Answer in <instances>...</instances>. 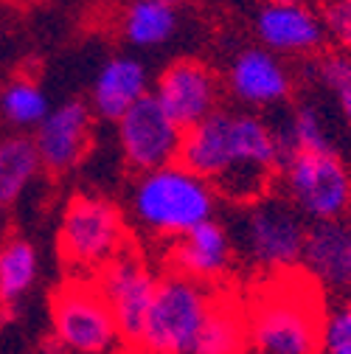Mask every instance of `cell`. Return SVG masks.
I'll list each match as a JSON object with an SVG mask.
<instances>
[{"instance_id":"12","label":"cell","mask_w":351,"mask_h":354,"mask_svg":"<svg viewBox=\"0 0 351 354\" xmlns=\"http://www.w3.org/2000/svg\"><path fill=\"white\" fill-rule=\"evenodd\" d=\"M39 163L51 174L73 171L93 147V113L82 99H68L31 132Z\"/></svg>"},{"instance_id":"19","label":"cell","mask_w":351,"mask_h":354,"mask_svg":"<svg viewBox=\"0 0 351 354\" xmlns=\"http://www.w3.org/2000/svg\"><path fill=\"white\" fill-rule=\"evenodd\" d=\"M48 113H51V99L34 76L17 73L6 84H0V121L20 132V136L34 132L46 121Z\"/></svg>"},{"instance_id":"11","label":"cell","mask_w":351,"mask_h":354,"mask_svg":"<svg viewBox=\"0 0 351 354\" xmlns=\"http://www.w3.org/2000/svg\"><path fill=\"white\" fill-rule=\"evenodd\" d=\"M152 96L174 124L189 132L219 110L222 84L202 59H174L163 68Z\"/></svg>"},{"instance_id":"32","label":"cell","mask_w":351,"mask_h":354,"mask_svg":"<svg viewBox=\"0 0 351 354\" xmlns=\"http://www.w3.org/2000/svg\"><path fill=\"white\" fill-rule=\"evenodd\" d=\"M46 354H57V351H46Z\"/></svg>"},{"instance_id":"7","label":"cell","mask_w":351,"mask_h":354,"mask_svg":"<svg viewBox=\"0 0 351 354\" xmlns=\"http://www.w3.org/2000/svg\"><path fill=\"white\" fill-rule=\"evenodd\" d=\"M51 326L62 348L73 354H104L118 337L110 304L96 279L70 276L51 298Z\"/></svg>"},{"instance_id":"29","label":"cell","mask_w":351,"mask_h":354,"mask_svg":"<svg viewBox=\"0 0 351 354\" xmlns=\"http://www.w3.org/2000/svg\"><path fill=\"white\" fill-rule=\"evenodd\" d=\"M343 306H345V309H348V315H351V298H348V301H345V304H343Z\"/></svg>"},{"instance_id":"30","label":"cell","mask_w":351,"mask_h":354,"mask_svg":"<svg viewBox=\"0 0 351 354\" xmlns=\"http://www.w3.org/2000/svg\"><path fill=\"white\" fill-rule=\"evenodd\" d=\"M348 273H351V248H348Z\"/></svg>"},{"instance_id":"22","label":"cell","mask_w":351,"mask_h":354,"mask_svg":"<svg viewBox=\"0 0 351 354\" xmlns=\"http://www.w3.org/2000/svg\"><path fill=\"white\" fill-rule=\"evenodd\" d=\"M39 256L26 236L0 242V304H17L37 281Z\"/></svg>"},{"instance_id":"4","label":"cell","mask_w":351,"mask_h":354,"mask_svg":"<svg viewBox=\"0 0 351 354\" xmlns=\"http://www.w3.org/2000/svg\"><path fill=\"white\" fill-rule=\"evenodd\" d=\"M129 245L124 216L107 197L73 194L62 211L57 248L76 279H91Z\"/></svg>"},{"instance_id":"6","label":"cell","mask_w":351,"mask_h":354,"mask_svg":"<svg viewBox=\"0 0 351 354\" xmlns=\"http://www.w3.org/2000/svg\"><path fill=\"white\" fill-rule=\"evenodd\" d=\"M281 174L284 200L310 223H343L351 214V171L334 152H298Z\"/></svg>"},{"instance_id":"31","label":"cell","mask_w":351,"mask_h":354,"mask_svg":"<svg viewBox=\"0 0 351 354\" xmlns=\"http://www.w3.org/2000/svg\"><path fill=\"white\" fill-rule=\"evenodd\" d=\"M334 3H351V0H334Z\"/></svg>"},{"instance_id":"13","label":"cell","mask_w":351,"mask_h":354,"mask_svg":"<svg viewBox=\"0 0 351 354\" xmlns=\"http://www.w3.org/2000/svg\"><path fill=\"white\" fill-rule=\"evenodd\" d=\"M256 34L276 57H315L329 42L321 9L310 3H265L256 15Z\"/></svg>"},{"instance_id":"20","label":"cell","mask_w":351,"mask_h":354,"mask_svg":"<svg viewBox=\"0 0 351 354\" xmlns=\"http://www.w3.org/2000/svg\"><path fill=\"white\" fill-rule=\"evenodd\" d=\"M178 31V9L160 0H129L121 12V34L135 48H158Z\"/></svg>"},{"instance_id":"21","label":"cell","mask_w":351,"mask_h":354,"mask_svg":"<svg viewBox=\"0 0 351 354\" xmlns=\"http://www.w3.org/2000/svg\"><path fill=\"white\" fill-rule=\"evenodd\" d=\"M247 346V318L245 309L234 301L214 295L211 313L197 337L194 354H242Z\"/></svg>"},{"instance_id":"9","label":"cell","mask_w":351,"mask_h":354,"mask_svg":"<svg viewBox=\"0 0 351 354\" xmlns=\"http://www.w3.org/2000/svg\"><path fill=\"white\" fill-rule=\"evenodd\" d=\"M118 149L129 171L146 174L178 163L183 129L174 124L149 93L118 121Z\"/></svg>"},{"instance_id":"1","label":"cell","mask_w":351,"mask_h":354,"mask_svg":"<svg viewBox=\"0 0 351 354\" xmlns=\"http://www.w3.org/2000/svg\"><path fill=\"white\" fill-rule=\"evenodd\" d=\"M247 343L256 354H321V313L318 284L303 270L278 273L245 309Z\"/></svg>"},{"instance_id":"14","label":"cell","mask_w":351,"mask_h":354,"mask_svg":"<svg viewBox=\"0 0 351 354\" xmlns=\"http://www.w3.org/2000/svg\"><path fill=\"white\" fill-rule=\"evenodd\" d=\"M228 91L245 107H278L292 96V73L267 48H245L228 65Z\"/></svg>"},{"instance_id":"28","label":"cell","mask_w":351,"mask_h":354,"mask_svg":"<svg viewBox=\"0 0 351 354\" xmlns=\"http://www.w3.org/2000/svg\"><path fill=\"white\" fill-rule=\"evenodd\" d=\"M160 3H169V6H178V3H186V0H160Z\"/></svg>"},{"instance_id":"17","label":"cell","mask_w":351,"mask_h":354,"mask_svg":"<svg viewBox=\"0 0 351 354\" xmlns=\"http://www.w3.org/2000/svg\"><path fill=\"white\" fill-rule=\"evenodd\" d=\"M348 248H351V228H345L343 223H310L298 268L318 287H329V290L348 287L351 284Z\"/></svg>"},{"instance_id":"23","label":"cell","mask_w":351,"mask_h":354,"mask_svg":"<svg viewBox=\"0 0 351 354\" xmlns=\"http://www.w3.org/2000/svg\"><path fill=\"white\" fill-rule=\"evenodd\" d=\"M306 73L315 76L329 93H343L351 87V57L343 51H321L306 59Z\"/></svg>"},{"instance_id":"5","label":"cell","mask_w":351,"mask_h":354,"mask_svg":"<svg viewBox=\"0 0 351 354\" xmlns=\"http://www.w3.org/2000/svg\"><path fill=\"white\" fill-rule=\"evenodd\" d=\"M214 295L205 284L169 273L158 279L138 346L146 354H194Z\"/></svg>"},{"instance_id":"10","label":"cell","mask_w":351,"mask_h":354,"mask_svg":"<svg viewBox=\"0 0 351 354\" xmlns=\"http://www.w3.org/2000/svg\"><path fill=\"white\" fill-rule=\"evenodd\" d=\"M96 284L104 301L110 304L118 337H124L126 343H138L155 298L158 279L135 253V248L126 245L107 268H102L96 273Z\"/></svg>"},{"instance_id":"16","label":"cell","mask_w":351,"mask_h":354,"mask_svg":"<svg viewBox=\"0 0 351 354\" xmlns=\"http://www.w3.org/2000/svg\"><path fill=\"white\" fill-rule=\"evenodd\" d=\"M149 96V71L135 57L107 59L91 91V107L104 121H118L126 110H133L141 99Z\"/></svg>"},{"instance_id":"2","label":"cell","mask_w":351,"mask_h":354,"mask_svg":"<svg viewBox=\"0 0 351 354\" xmlns=\"http://www.w3.org/2000/svg\"><path fill=\"white\" fill-rule=\"evenodd\" d=\"M180 166L200 174L211 186L239 166L281 171V152L273 124L253 113L216 110L202 124L183 132Z\"/></svg>"},{"instance_id":"25","label":"cell","mask_w":351,"mask_h":354,"mask_svg":"<svg viewBox=\"0 0 351 354\" xmlns=\"http://www.w3.org/2000/svg\"><path fill=\"white\" fill-rule=\"evenodd\" d=\"M321 17L326 26V39L334 42L337 51L351 57V3L326 0V6L321 9Z\"/></svg>"},{"instance_id":"18","label":"cell","mask_w":351,"mask_h":354,"mask_svg":"<svg viewBox=\"0 0 351 354\" xmlns=\"http://www.w3.org/2000/svg\"><path fill=\"white\" fill-rule=\"evenodd\" d=\"M39 169L42 163L31 136L12 132V136L0 138V219L34 183Z\"/></svg>"},{"instance_id":"27","label":"cell","mask_w":351,"mask_h":354,"mask_svg":"<svg viewBox=\"0 0 351 354\" xmlns=\"http://www.w3.org/2000/svg\"><path fill=\"white\" fill-rule=\"evenodd\" d=\"M267 3H310V0H267Z\"/></svg>"},{"instance_id":"26","label":"cell","mask_w":351,"mask_h":354,"mask_svg":"<svg viewBox=\"0 0 351 354\" xmlns=\"http://www.w3.org/2000/svg\"><path fill=\"white\" fill-rule=\"evenodd\" d=\"M337 104H340V113H343L345 124L351 127V87H348V91H343V93H337Z\"/></svg>"},{"instance_id":"24","label":"cell","mask_w":351,"mask_h":354,"mask_svg":"<svg viewBox=\"0 0 351 354\" xmlns=\"http://www.w3.org/2000/svg\"><path fill=\"white\" fill-rule=\"evenodd\" d=\"M323 354H351V315L345 306H337L326 315L321 332Z\"/></svg>"},{"instance_id":"8","label":"cell","mask_w":351,"mask_h":354,"mask_svg":"<svg viewBox=\"0 0 351 354\" xmlns=\"http://www.w3.org/2000/svg\"><path fill=\"white\" fill-rule=\"evenodd\" d=\"M310 223L284 200V197H261L247 205L242 239L245 250L256 268L267 273H287L301 264L303 239Z\"/></svg>"},{"instance_id":"15","label":"cell","mask_w":351,"mask_h":354,"mask_svg":"<svg viewBox=\"0 0 351 354\" xmlns=\"http://www.w3.org/2000/svg\"><path fill=\"white\" fill-rule=\"evenodd\" d=\"M234 236L231 231L219 223V219H208V223L197 225L186 236L171 242V273L186 276L191 281L208 284L222 279L234 268Z\"/></svg>"},{"instance_id":"3","label":"cell","mask_w":351,"mask_h":354,"mask_svg":"<svg viewBox=\"0 0 351 354\" xmlns=\"http://www.w3.org/2000/svg\"><path fill=\"white\" fill-rule=\"evenodd\" d=\"M129 208L149 234L174 242L214 219L216 192L200 174L171 163L135 177Z\"/></svg>"}]
</instances>
